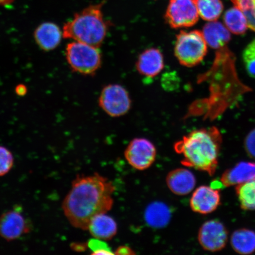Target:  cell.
<instances>
[{
	"label": "cell",
	"instance_id": "3",
	"mask_svg": "<svg viewBox=\"0 0 255 255\" xmlns=\"http://www.w3.org/2000/svg\"><path fill=\"white\" fill-rule=\"evenodd\" d=\"M104 3L89 5L76 14L63 28V36L78 42L100 47L108 30V22L105 20L102 7Z\"/></svg>",
	"mask_w": 255,
	"mask_h": 255
},
{
	"label": "cell",
	"instance_id": "14",
	"mask_svg": "<svg viewBox=\"0 0 255 255\" xmlns=\"http://www.w3.org/2000/svg\"><path fill=\"white\" fill-rule=\"evenodd\" d=\"M63 31L57 24L46 22L41 24L34 31V37L37 45L44 51L56 49L61 42Z\"/></svg>",
	"mask_w": 255,
	"mask_h": 255
},
{
	"label": "cell",
	"instance_id": "12",
	"mask_svg": "<svg viewBox=\"0 0 255 255\" xmlns=\"http://www.w3.org/2000/svg\"><path fill=\"white\" fill-rule=\"evenodd\" d=\"M164 66V57L161 51L150 48L143 51L136 62L137 71L142 76L154 78L160 73Z\"/></svg>",
	"mask_w": 255,
	"mask_h": 255
},
{
	"label": "cell",
	"instance_id": "17",
	"mask_svg": "<svg viewBox=\"0 0 255 255\" xmlns=\"http://www.w3.org/2000/svg\"><path fill=\"white\" fill-rule=\"evenodd\" d=\"M203 34L207 44L215 49H222L231 40L230 31L216 21L207 23L203 27Z\"/></svg>",
	"mask_w": 255,
	"mask_h": 255
},
{
	"label": "cell",
	"instance_id": "2",
	"mask_svg": "<svg viewBox=\"0 0 255 255\" xmlns=\"http://www.w3.org/2000/svg\"><path fill=\"white\" fill-rule=\"evenodd\" d=\"M222 139L215 127L194 130L175 143V152L183 156L181 164L185 166L215 174Z\"/></svg>",
	"mask_w": 255,
	"mask_h": 255
},
{
	"label": "cell",
	"instance_id": "22",
	"mask_svg": "<svg viewBox=\"0 0 255 255\" xmlns=\"http://www.w3.org/2000/svg\"><path fill=\"white\" fill-rule=\"evenodd\" d=\"M237 193L242 209L255 210V178L238 185Z\"/></svg>",
	"mask_w": 255,
	"mask_h": 255
},
{
	"label": "cell",
	"instance_id": "16",
	"mask_svg": "<svg viewBox=\"0 0 255 255\" xmlns=\"http://www.w3.org/2000/svg\"><path fill=\"white\" fill-rule=\"evenodd\" d=\"M88 230L94 238L108 241L116 235L118 226L116 221L110 216L101 213L92 219Z\"/></svg>",
	"mask_w": 255,
	"mask_h": 255
},
{
	"label": "cell",
	"instance_id": "6",
	"mask_svg": "<svg viewBox=\"0 0 255 255\" xmlns=\"http://www.w3.org/2000/svg\"><path fill=\"white\" fill-rule=\"evenodd\" d=\"M199 17L194 0H170L165 14L167 23L175 29L193 26Z\"/></svg>",
	"mask_w": 255,
	"mask_h": 255
},
{
	"label": "cell",
	"instance_id": "13",
	"mask_svg": "<svg viewBox=\"0 0 255 255\" xmlns=\"http://www.w3.org/2000/svg\"><path fill=\"white\" fill-rule=\"evenodd\" d=\"M166 183L172 193L178 196L189 194L196 186L195 176L186 168L172 170L166 177Z\"/></svg>",
	"mask_w": 255,
	"mask_h": 255
},
{
	"label": "cell",
	"instance_id": "30",
	"mask_svg": "<svg viewBox=\"0 0 255 255\" xmlns=\"http://www.w3.org/2000/svg\"><path fill=\"white\" fill-rule=\"evenodd\" d=\"M14 0H0V6L11 4Z\"/></svg>",
	"mask_w": 255,
	"mask_h": 255
},
{
	"label": "cell",
	"instance_id": "23",
	"mask_svg": "<svg viewBox=\"0 0 255 255\" xmlns=\"http://www.w3.org/2000/svg\"><path fill=\"white\" fill-rule=\"evenodd\" d=\"M243 60L248 75L255 79V39L245 48Z\"/></svg>",
	"mask_w": 255,
	"mask_h": 255
},
{
	"label": "cell",
	"instance_id": "25",
	"mask_svg": "<svg viewBox=\"0 0 255 255\" xmlns=\"http://www.w3.org/2000/svg\"><path fill=\"white\" fill-rule=\"evenodd\" d=\"M88 247L92 251V255H115L114 253L106 242L102 239L95 238L89 240Z\"/></svg>",
	"mask_w": 255,
	"mask_h": 255
},
{
	"label": "cell",
	"instance_id": "15",
	"mask_svg": "<svg viewBox=\"0 0 255 255\" xmlns=\"http://www.w3.org/2000/svg\"><path fill=\"white\" fill-rule=\"evenodd\" d=\"M255 178V163L251 162H239L222 175L221 181L222 186L230 187L239 185Z\"/></svg>",
	"mask_w": 255,
	"mask_h": 255
},
{
	"label": "cell",
	"instance_id": "10",
	"mask_svg": "<svg viewBox=\"0 0 255 255\" xmlns=\"http://www.w3.org/2000/svg\"><path fill=\"white\" fill-rule=\"evenodd\" d=\"M28 232L27 222L20 212L10 210L0 216V236L5 240H15Z\"/></svg>",
	"mask_w": 255,
	"mask_h": 255
},
{
	"label": "cell",
	"instance_id": "28",
	"mask_svg": "<svg viewBox=\"0 0 255 255\" xmlns=\"http://www.w3.org/2000/svg\"><path fill=\"white\" fill-rule=\"evenodd\" d=\"M115 255H135V253L133 251L132 249L127 246H121L117 249Z\"/></svg>",
	"mask_w": 255,
	"mask_h": 255
},
{
	"label": "cell",
	"instance_id": "4",
	"mask_svg": "<svg viewBox=\"0 0 255 255\" xmlns=\"http://www.w3.org/2000/svg\"><path fill=\"white\" fill-rule=\"evenodd\" d=\"M207 52V43L203 32L181 31L177 35L174 54L181 65L191 68L199 65Z\"/></svg>",
	"mask_w": 255,
	"mask_h": 255
},
{
	"label": "cell",
	"instance_id": "21",
	"mask_svg": "<svg viewBox=\"0 0 255 255\" xmlns=\"http://www.w3.org/2000/svg\"><path fill=\"white\" fill-rule=\"evenodd\" d=\"M201 18L207 21H215L223 11L221 0H194Z\"/></svg>",
	"mask_w": 255,
	"mask_h": 255
},
{
	"label": "cell",
	"instance_id": "29",
	"mask_svg": "<svg viewBox=\"0 0 255 255\" xmlns=\"http://www.w3.org/2000/svg\"><path fill=\"white\" fill-rule=\"evenodd\" d=\"M27 89L25 85H19L15 88V92L17 95L23 96L27 93Z\"/></svg>",
	"mask_w": 255,
	"mask_h": 255
},
{
	"label": "cell",
	"instance_id": "5",
	"mask_svg": "<svg viewBox=\"0 0 255 255\" xmlns=\"http://www.w3.org/2000/svg\"><path fill=\"white\" fill-rule=\"evenodd\" d=\"M66 57L73 71L83 75H94L101 66L102 56L98 47L78 41L68 44Z\"/></svg>",
	"mask_w": 255,
	"mask_h": 255
},
{
	"label": "cell",
	"instance_id": "18",
	"mask_svg": "<svg viewBox=\"0 0 255 255\" xmlns=\"http://www.w3.org/2000/svg\"><path fill=\"white\" fill-rule=\"evenodd\" d=\"M171 212L170 208L161 202L152 203L145 210V219L152 228H162L170 222Z\"/></svg>",
	"mask_w": 255,
	"mask_h": 255
},
{
	"label": "cell",
	"instance_id": "9",
	"mask_svg": "<svg viewBox=\"0 0 255 255\" xmlns=\"http://www.w3.org/2000/svg\"><path fill=\"white\" fill-rule=\"evenodd\" d=\"M199 244L204 250L210 252L221 251L228 242V232L225 226L217 220L205 222L199 232Z\"/></svg>",
	"mask_w": 255,
	"mask_h": 255
},
{
	"label": "cell",
	"instance_id": "20",
	"mask_svg": "<svg viewBox=\"0 0 255 255\" xmlns=\"http://www.w3.org/2000/svg\"><path fill=\"white\" fill-rule=\"evenodd\" d=\"M223 20L226 28L235 34H244L249 28L246 16L236 6L226 11Z\"/></svg>",
	"mask_w": 255,
	"mask_h": 255
},
{
	"label": "cell",
	"instance_id": "26",
	"mask_svg": "<svg viewBox=\"0 0 255 255\" xmlns=\"http://www.w3.org/2000/svg\"><path fill=\"white\" fill-rule=\"evenodd\" d=\"M241 11L246 16L249 28L255 32V0H250Z\"/></svg>",
	"mask_w": 255,
	"mask_h": 255
},
{
	"label": "cell",
	"instance_id": "8",
	"mask_svg": "<svg viewBox=\"0 0 255 255\" xmlns=\"http://www.w3.org/2000/svg\"><path fill=\"white\" fill-rule=\"evenodd\" d=\"M124 155L130 166L142 171L149 168L154 163L157 149L147 139L135 138L127 146Z\"/></svg>",
	"mask_w": 255,
	"mask_h": 255
},
{
	"label": "cell",
	"instance_id": "1",
	"mask_svg": "<svg viewBox=\"0 0 255 255\" xmlns=\"http://www.w3.org/2000/svg\"><path fill=\"white\" fill-rule=\"evenodd\" d=\"M115 190L113 183L100 174L78 175L63 200L64 214L73 227L88 230L95 216L107 213L112 209Z\"/></svg>",
	"mask_w": 255,
	"mask_h": 255
},
{
	"label": "cell",
	"instance_id": "24",
	"mask_svg": "<svg viewBox=\"0 0 255 255\" xmlns=\"http://www.w3.org/2000/svg\"><path fill=\"white\" fill-rule=\"evenodd\" d=\"M14 164L13 155L8 149L0 146V177L7 174Z\"/></svg>",
	"mask_w": 255,
	"mask_h": 255
},
{
	"label": "cell",
	"instance_id": "11",
	"mask_svg": "<svg viewBox=\"0 0 255 255\" xmlns=\"http://www.w3.org/2000/svg\"><path fill=\"white\" fill-rule=\"evenodd\" d=\"M221 196L218 190L208 186H200L191 197L190 205L193 211L200 214H209L218 208Z\"/></svg>",
	"mask_w": 255,
	"mask_h": 255
},
{
	"label": "cell",
	"instance_id": "7",
	"mask_svg": "<svg viewBox=\"0 0 255 255\" xmlns=\"http://www.w3.org/2000/svg\"><path fill=\"white\" fill-rule=\"evenodd\" d=\"M99 101L102 109L113 117L124 116L129 111L131 105L128 93L120 85L105 87L101 92Z\"/></svg>",
	"mask_w": 255,
	"mask_h": 255
},
{
	"label": "cell",
	"instance_id": "19",
	"mask_svg": "<svg viewBox=\"0 0 255 255\" xmlns=\"http://www.w3.org/2000/svg\"><path fill=\"white\" fill-rule=\"evenodd\" d=\"M231 245L239 254H253L255 251V232L247 229H238L233 233Z\"/></svg>",
	"mask_w": 255,
	"mask_h": 255
},
{
	"label": "cell",
	"instance_id": "27",
	"mask_svg": "<svg viewBox=\"0 0 255 255\" xmlns=\"http://www.w3.org/2000/svg\"><path fill=\"white\" fill-rule=\"evenodd\" d=\"M245 146L248 155L255 159V128L247 135Z\"/></svg>",
	"mask_w": 255,
	"mask_h": 255
}]
</instances>
